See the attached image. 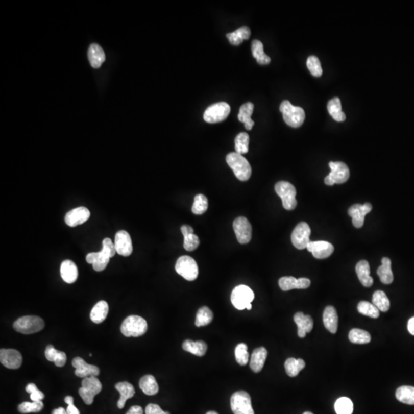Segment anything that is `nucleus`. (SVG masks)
Here are the masks:
<instances>
[{
    "label": "nucleus",
    "mask_w": 414,
    "mask_h": 414,
    "mask_svg": "<svg viewBox=\"0 0 414 414\" xmlns=\"http://www.w3.org/2000/svg\"><path fill=\"white\" fill-rule=\"evenodd\" d=\"M227 163L233 169L236 178L241 181H247L251 177L252 168L248 160L236 152H232L226 157Z\"/></svg>",
    "instance_id": "f257e3e1"
},
{
    "label": "nucleus",
    "mask_w": 414,
    "mask_h": 414,
    "mask_svg": "<svg viewBox=\"0 0 414 414\" xmlns=\"http://www.w3.org/2000/svg\"><path fill=\"white\" fill-rule=\"evenodd\" d=\"M282 113L284 120L291 128H299L302 126L305 119V113L301 107L294 106L288 101H284L279 108Z\"/></svg>",
    "instance_id": "f03ea898"
},
{
    "label": "nucleus",
    "mask_w": 414,
    "mask_h": 414,
    "mask_svg": "<svg viewBox=\"0 0 414 414\" xmlns=\"http://www.w3.org/2000/svg\"><path fill=\"white\" fill-rule=\"evenodd\" d=\"M148 331L147 321L137 315L128 316L124 320L120 331L125 337H140Z\"/></svg>",
    "instance_id": "7ed1b4c3"
},
{
    "label": "nucleus",
    "mask_w": 414,
    "mask_h": 414,
    "mask_svg": "<svg viewBox=\"0 0 414 414\" xmlns=\"http://www.w3.org/2000/svg\"><path fill=\"white\" fill-rule=\"evenodd\" d=\"M254 300V293L247 285L236 286L231 294V302L238 310L252 309L251 302Z\"/></svg>",
    "instance_id": "20e7f679"
},
{
    "label": "nucleus",
    "mask_w": 414,
    "mask_h": 414,
    "mask_svg": "<svg viewBox=\"0 0 414 414\" xmlns=\"http://www.w3.org/2000/svg\"><path fill=\"white\" fill-rule=\"evenodd\" d=\"M45 327V322L38 316L29 315L19 318L14 322L13 328L17 332L24 334H31L42 331Z\"/></svg>",
    "instance_id": "39448f33"
},
{
    "label": "nucleus",
    "mask_w": 414,
    "mask_h": 414,
    "mask_svg": "<svg viewBox=\"0 0 414 414\" xmlns=\"http://www.w3.org/2000/svg\"><path fill=\"white\" fill-rule=\"evenodd\" d=\"M275 190L282 199L284 208L287 210H293L297 206L296 199V187L291 183L286 181H279L275 186Z\"/></svg>",
    "instance_id": "423d86ee"
},
{
    "label": "nucleus",
    "mask_w": 414,
    "mask_h": 414,
    "mask_svg": "<svg viewBox=\"0 0 414 414\" xmlns=\"http://www.w3.org/2000/svg\"><path fill=\"white\" fill-rule=\"evenodd\" d=\"M102 389V383L97 377H88L82 380V387L79 389V393L85 404L91 405L94 401V397Z\"/></svg>",
    "instance_id": "0eeeda50"
},
{
    "label": "nucleus",
    "mask_w": 414,
    "mask_h": 414,
    "mask_svg": "<svg viewBox=\"0 0 414 414\" xmlns=\"http://www.w3.org/2000/svg\"><path fill=\"white\" fill-rule=\"evenodd\" d=\"M175 270L186 280L194 281L198 277V265L190 256H183L179 258L176 262Z\"/></svg>",
    "instance_id": "6e6552de"
},
{
    "label": "nucleus",
    "mask_w": 414,
    "mask_h": 414,
    "mask_svg": "<svg viewBox=\"0 0 414 414\" xmlns=\"http://www.w3.org/2000/svg\"><path fill=\"white\" fill-rule=\"evenodd\" d=\"M331 173L325 177V183L328 186L342 184L348 181L350 177V171L347 164L343 162H330Z\"/></svg>",
    "instance_id": "1a4fd4ad"
},
{
    "label": "nucleus",
    "mask_w": 414,
    "mask_h": 414,
    "mask_svg": "<svg viewBox=\"0 0 414 414\" xmlns=\"http://www.w3.org/2000/svg\"><path fill=\"white\" fill-rule=\"evenodd\" d=\"M231 409L234 414H255L251 397L246 391H237L230 399Z\"/></svg>",
    "instance_id": "9d476101"
},
{
    "label": "nucleus",
    "mask_w": 414,
    "mask_h": 414,
    "mask_svg": "<svg viewBox=\"0 0 414 414\" xmlns=\"http://www.w3.org/2000/svg\"><path fill=\"white\" fill-rule=\"evenodd\" d=\"M230 106L226 102H219L209 107L205 111L203 119L210 124L218 123L225 120L230 113Z\"/></svg>",
    "instance_id": "9b49d317"
},
{
    "label": "nucleus",
    "mask_w": 414,
    "mask_h": 414,
    "mask_svg": "<svg viewBox=\"0 0 414 414\" xmlns=\"http://www.w3.org/2000/svg\"><path fill=\"white\" fill-rule=\"evenodd\" d=\"M311 235V228L308 224L301 222L296 226V228L291 233V242L293 246L298 250H305L307 249L310 241Z\"/></svg>",
    "instance_id": "f8f14e48"
},
{
    "label": "nucleus",
    "mask_w": 414,
    "mask_h": 414,
    "mask_svg": "<svg viewBox=\"0 0 414 414\" xmlns=\"http://www.w3.org/2000/svg\"><path fill=\"white\" fill-rule=\"evenodd\" d=\"M233 230L236 239L240 244H247L252 239V226L243 216L236 218L233 222Z\"/></svg>",
    "instance_id": "ddd939ff"
},
{
    "label": "nucleus",
    "mask_w": 414,
    "mask_h": 414,
    "mask_svg": "<svg viewBox=\"0 0 414 414\" xmlns=\"http://www.w3.org/2000/svg\"><path fill=\"white\" fill-rule=\"evenodd\" d=\"M372 210V205L369 203L364 204H354L348 210V215L352 217V224L356 228H361L364 224V218Z\"/></svg>",
    "instance_id": "4468645a"
},
{
    "label": "nucleus",
    "mask_w": 414,
    "mask_h": 414,
    "mask_svg": "<svg viewBox=\"0 0 414 414\" xmlns=\"http://www.w3.org/2000/svg\"><path fill=\"white\" fill-rule=\"evenodd\" d=\"M116 251L120 256L128 257L133 253L132 241L131 236L125 230H120L115 235L114 239Z\"/></svg>",
    "instance_id": "2eb2a0df"
},
{
    "label": "nucleus",
    "mask_w": 414,
    "mask_h": 414,
    "mask_svg": "<svg viewBox=\"0 0 414 414\" xmlns=\"http://www.w3.org/2000/svg\"><path fill=\"white\" fill-rule=\"evenodd\" d=\"M91 213L89 210L85 206H80L77 208L73 209L71 211L65 215V224L70 227H76L79 225L85 224L88 221Z\"/></svg>",
    "instance_id": "dca6fc26"
},
{
    "label": "nucleus",
    "mask_w": 414,
    "mask_h": 414,
    "mask_svg": "<svg viewBox=\"0 0 414 414\" xmlns=\"http://www.w3.org/2000/svg\"><path fill=\"white\" fill-rule=\"evenodd\" d=\"M0 361L9 369H18L22 363V354L15 349H1Z\"/></svg>",
    "instance_id": "f3484780"
},
{
    "label": "nucleus",
    "mask_w": 414,
    "mask_h": 414,
    "mask_svg": "<svg viewBox=\"0 0 414 414\" xmlns=\"http://www.w3.org/2000/svg\"><path fill=\"white\" fill-rule=\"evenodd\" d=\"M72 366L76 368L75 374L77 377L85 378L88 377H97L100 374V370L95 365L88 364L80 357H75Z\"/></svg>",
    "instance_id": "a211bd4d"
},
{
    "label": "nucleus",
    "mask_w": 414,
    "mask_h": 414,
    "mask_svg": "<svg viewBox=\"0 0 414 414\" xmlns=\"http://www.w3.org/2000/svg\"><path fill=\"white\" fill-rule=\"evenodd\" d=\"M307 250L312 253L313 256L316 259H323L329 257L334 252V248L332 244L326 241H314L308 243Z\"/></svg>",
    "instance_id": "6ab92c4d"
},
{
    "label": "nucleus",
    "mask_w": 414,
    "mask_h": 414,
    "mask_svg": "<svg viewBox=\"0 0 414 414\" xmlns=\"http://www.w3.org/2000/svg\"><path fill=\"white\" fill-rule=\"evenodd\" d=\"M279 285L281 289L285 291L293 289H305L311 285V281L307 278L297 279L293 276H285L279 279Z\"/></svg>",
    "instance_id": "aec40b11"
},
{
    "label": "nucleus",
    "mask_w": 414,
    "mask_h": 414,
    "mask_svg": "<svg viewBox=\"0 0 414 414\" xmlns=\"http://www.w3.org/2000/svg\"><path fill=\"white\" fill-rule=\"evenodd\" d=\"M111 258L103 250L98 253H88L86 256V262L91 264L94 271L102 272L105 270L109 263Z\"/></svg>",
    "instance_id": "412c9836"
},
{
    "label": "nucleus",
    "mask_w": 414,
    "mask_h": 414,
    "mask_svg": "<svg viewBox=\"0 0 414 414\" xmlns=\"http://www.w3.org/2000/svg\"><path fill=\"white\" fill-rule=\"evenodd\" d=\"M294 321L298 326V335L302 338L305 337L307 333L311 332L314 327L312 318L310 315H305L302 312L296 313Z\"/></svg>",
    "instance_id": "4be33fe9"
},
{
    "label": "nucleus",
    "mask_w": 414,
    "mask_h": 414,
    "mask_svg": "<svg viewBox=\"0 0 414 414\" xmlns=\"http://www.w3.org/2000/svg\"><path fill=\"white\" fill-rule=\"evenodd\" d=\"M60 273L62 279L68 284L74 283L79 277L77 265L71 260H65L62 262Z\"/></svg>",
    "instance_id": "5701e85b"
},
{
    "label": "nucleus",
    "mask_w": 414,
    "mask_h": 414,
    "mask_svg": "<svg viewBox=\"0 0 414 414\" xmlns=\"http://www.w3.org/2000/svg\"><path fill=\"white\" fill-rule=\"evenodd\" d=\"M182 234L184 237L183 247L186 251H193L200 245V239L197 235L194 234L193 229L187 225L182 226Z\"/></svg>",
    "instance_id": "b1692460"
},
{
    "label": "nucleus",
    "mask_w": 414,
    "mask_h": 414,
    "mask_svg": "<svg viewBox=\"0 0 414 414\" xmlns=\"http://www.w3.org/2000/svg\"><path fill=\"white\" fill-rule=\"evenodd\" d=\"M115 389L120 393V399L117 401V407L123 409L128 399L134 397L135 389L134 386L128 382H119L115 385Z\"/></svg>",
    "instance_id": "393cba45"
},
{
    "label": "nucleus",
    "mask_w": 414,
    "mask_h": 414,
    "mask_svg": "<svg viewBox=\"0 0 414 414\" xmlns=\"http://www.w3.org/2000/svg\"><path fill=\"white\" fill-rule=\"evenodd\" d=\"M323 322L325 328L332 334H335L337 331L338 325V316L337 311L333 306H327L323 313Z\"/></svg>",
    "instance_id": "a878e982"
},
{
    "label": "nucleus",
    "mask_w": 414,
    "mask_h": 414,
    "mask_svg": "<svg viewBox=\"0 0 414 414\" xmlns=\"http://www.w3.org/2000/svg\"><path fill=\"white\" fill-rule=\"evenodd\" d=\"M88 56L90 64L94 68H100L105 61V52L98 44H91L90 45Z\"/></svg>",
    "instance_id": "bb28decb"
},
{
    "label": "nucleus",
    "mask_w": 414,
    "mask_h": 414,
    "mask_svg": "<svg viewBox=\"0 0 414 414\" xmlns=\"http://www.w3.org/2000/svg\"><path fill=\"white\" fill-rule=\"evenodd\" d=\"M268 356V351L265 348H259L254 350L250 360V368L255 373L262 371Z\"/></svg>",
    "instance_id": "cd10ccee"
},
{
    "label": "nucleus",
    "mask_w": 414,
    "mask_h": 414,
    "mask_svg": "<svg viewBox=\"0 0 414 414\" xmlns=\"http://www.w3.org/2000/svg\"><path fill=\"white\" fill-rule=\"evenodd\" d=\"M356 273L359 280L364 287H371L374 283V279L370 276L371 270L368 262L361 260L356 265Z\"/></svg>",
    "instance_id": "c85d7f7f"
},
{
    "label": "nucleus",
    "mask_w": 414,
    "mask_h": 414,
    "mask_svg": "<svg viewBox=\"0 0 414 414\" xmlns=\"http://www.w3.org/2000/svg\"><path fill=\"white\" fill-rule=\"evenodd\" d=\"M45 356L48 361L54 362L56 366L59 367V368L65 366L66 363V354L63 351H58L53 345H50L46 347Z\"/></svg>",
    "instance_id": "c756f323"
},
{
    "label": "nucleus",
    "mask_w": 414,
    "mask_h": 414,
    "mask_svg": "<svg viewBox=\"0 0 414 414\" xmlns=\"http://www.w3.org/2000/svg\"><path fill=\"white\" fill-rule=\"evenodd\" d=\"M109 307L105 301L98 302L91 310L90 318L94 323L101 324L106 319L108 316Z\"/></svg>",
    "instance_id": "7c9ffc66"
},
{
    "label": "nucleus",
    "mask_w": 414,
    "mask_h": 414,
    "mask_svg": "<svg viewBox=\"0 0 414 414\" xmlns=\"http://www.w3.org/2000/svg\"><path fill=\"white\" fill-rule=\"evenodd\" d=\"M381 262L382 265L377 269V275L383 284L389 285L394 281V275L391 270V261L389 258L384 257L382 259Z\"/></svg>",
    "instance_id": "2f4dec72"
},
{
    "label": "nucleus",
    "mask_w": 414,
    "mask_h": 414,
    "mask_svg": "<svg viewBox=\"0 0 414 414\" xmlns=\"http://www.w3.org/2000/svg\"><path fill=\"white\" fill-rule=\"evenodd\" d=\"M254 110V105L251 102L244 104L239 109L238 118L242 123L245 124L246 129L250 131L254 125V121L252 120L251 116Z\"/></svg>",
    "instance_id": "473e14b6"
},
{
    "label": "nucleus",
    "mask_w": 414,
    "mask_h": 414,
    "mask_svg": "<svg viewBox=\"0 0 414 414\" xmlns=\"http://www.w3.org/2000/svg\"><path fill=\"white\" fill-rule=\"evenodd\" d=\"M139 386L145 394L148 396L155 395L158 393L159 386L154 376L145 375L139 382Z\"/></svg>",
    "instance_id": "72a5a7b5"
},
{
    "label": "nucleus",
    "mask_w": 414,
    "mask_h": 414,
    "mask_svg": "<svg viewBox=\"0 0 414 414\" xmlns=\"http://www.w3.org/2000/svg\"><path fill=\"white\" fill-rule=\"evenodd\" d=\"M183 349L198 357H203L207 351V345L204 342L186 340L183 343Z\"/></svg>",
    "instance_id": "f704fd0d"
},
{
    "label": "nucleus",
    "mask_w": 414,
    "mask_h": 414,
    "mask_svg": "<svg viewBox=\"0 0 414 414\" xmlns=\"http://www.w3.org/2000/svg\"><path fill=\"white\" fill-rule=\"evenodd\" d=\"M328 111L330 115L336 120L342 122L345 120L346 115L342 110V103L338 98H334L328 102Z\"/></svg>",
    "instance_id": "c9c22d12"
},
{
    "label": "nucleus",
    "mask_w": 414,
    "mask_h": 414,
    "mask_svg": "<svg viewBox=\"0 0 414 414\" xmlns=\"http://www.w3.org/2000/svg\"><path fill=\"white\" fill-rule=\"evenodd\" d=\"M250 35H251V31H250V28L247 27H242L233 33H228L227 37L232 45H239L243 42V40L250 39Z\"/></svg>",
    "instance_id": "e433bc0d"
},
{
    "label": "nucleus",
    "mask_w": 414,
    "mask_h": 414,
    "mask_svg": "<svg viewBox=\"0 0 414 414\" xmlns=\"http://www.w3.org/2000/svg\"><path fill=\"white\" fill-rule=\"evenodd\" d=\"M252 52L253 56L260 65H267L271 62L270 56L264 53L263 44L259 40H254L252 42Z\"/></svg>",
    "instance_id": "4c0bfd02"
},
{
    "label": "nucleus",
    "mask_w": 414,
    "mask_h": 414,
    "mask_svg": "<svg viewBox=\"0 0 414 414\" xmlns=\"http://www.w3.org/2000/svg\"><path fill=\"white\" fill-rule=\"evenodd\" d=\"M396 397L405 404L414 405V386H400L396 391Z\"/></svg>",
    "instance_id": "58836bf2"
},
{
    "label": "nucleus",
    "mask_w": 414,
    "mask_h": 414,
    "mask_svg": "<svg viewBox=\"0 0 414 414\" xmlns=\"http://www.w3.org/2000/svg\"><path fill=\"white\" fill-rule=\"evenodd\" d=\"M305 367V363L302 359H287L285 363V371L289 377H296Z\"/></svg>",
    "instance_id": "ea45409f"
},
{
    "label": "nucleus",
    "mask_w": 414,
    "mask_h": 414,
    "mask_svg": "<svg viewBox=\"0 0 414 414\" xmlns=\"http://www.w3.org/2000/svg\"><path fill=\"white\" fill-rule=\"evenodd\" d=\"M213 314L208 307L203 306L197 311L195 325L197 327L206 326L211 323Z\"/></svg>",
    "instance_id": "a19ab883"
},
{
    "label": "nucleus",
    "mask_w": 414,
    "mask_h": 414,
    "mask_svg": "<svg viewBox=\"0 0 414 414\" xmlns=\"http://www.w3.org/2000/svg\"><path fill=\"white\" fill-rule=\"evenodd\" d=\"M373 304L378 308L379 311L386 312L389 309L391 303L386 295L383 291H376L373 295Z\"/></svg>",
    "instance_id": "79ce46f5"
},
{
    "label": "nucleus",
    "mask_w": 414,
    "mask_h": 414,
    "mask_svg": "<svg viewBox=\"0 0 414 414\" xmlns=\"http://www.w3.org/2000/svg\"><path fill=\"white\" fill-rule=\"evenodd\" d=\"M349 340L352 343L363 345L371 342V334L364 330L354 328L349 333Z\"/></svg>",
    "instance_id": "37998d69"
},
{
    "label": "nucleus",
    "mask_w": 414,
    "mask_h": 414,
    "mask_svg": "<svg viewBox=\"0 0 414 414\" xmlns=\"http://www.w3.org/2000/svg\"><path fill=\"white\" fill-rule=\"evenodd\" d=\"M357 311L360 314L372 319H377L380 316V311L378 308L374 305L366 301H362L359 302L357 305Z\"/></svg>",
    "instance_id": "c03bdc74"
},
{
    "label": "nucleus",
    "mask_w": 414,
    "mask_h": 414,
    "mask_svg": "<svg viewBox=\"0 0 414 414\" xmlns=\"http://www.w3.org/2000/svg\"><path fill=\"white\" fill-rule=\"evenodd\" d=\"M208 209V200L203 194H198L194 198L192 206V212L193 214L201 215L206 212Z\"/></svg>",
    "instance_id": "a18cd8bd"
},
{
    "label": "nucleus",
    "mask_w": 414,
    "mask_h": 414,
    "mask_svg": "<svg viewBox=\"0 0 414 414\" xmlns=\"http://www.w3.org/2000/svg\"><path fill=\"white\" fill-rule=\"evenodd\" d=\"M249 144H250V136L247 133L242 132L236 136L235 139V148L236 152L238 154H247L249 151Z\"/></svg>",
    "instance_id": "49530a36"
},
{
    "label": "nucleus",
    "mask_w": 414,
    "mask_h": 414,
    "mask_svg": "<svg viewBox=\"0 0 414 414\" xmlns=\"http://www.w3.org/2000/svg\"><path fill=\"white\" fill-rule=\"evenodd\" d=\"M334 409L337 414H352L354 405L348 397H340L335 402Z\"/></svg>",
    "instance_id": "de8ad7c7"
},
{
    "label": "nucleus",
    "mask_w": 414,
    "mask_h": 414,
    "mask_svg": "<svg viewBox=\"0 0 414 414\" xmlns=\"http://www.w3.org/2000/svg\"><path fill=\"white\" fill-rule=\"evenodd\" d=\"M44 403L42 401L23 402L18 406V410L21 413H30V412H39L43 409Z\"/></svg>",
    "instance_id": "09e8293b"
},
{
    "label": "nucleus",
    "mask_w": 414,
    "mask_h": 414,
    "mask_svg": "<svg viewBox=\"0 0 414 414\" xmlns=\"http://www.w3.org/2000/svg\"><path fill=\"white\" fill-rule=\"evenodd\" d=\"M235 356L236 360L239 364L247 365L249 361L248 346L245 343H240L236 346L235 349Z\"/></svg>",
    "instance_id": "8fccbe9b"
},
{
    "label": "nucleus",
    "mask_w": 414,
    "mask_h": 414,
    "mask_svg": "<svg viewBox=\"0 0 414 414\" xmlns=\"http://www.w3.org/2000/svg\"><path fill=\"white\" fill-rule=\"evenodd\" d=\"M307 67L314 77H320L323 73L320 61L316 56H311L308 57L307 60Z\"/></svg>",
    "instance_id": "3c124183"
},
{
    "label": "nucleus",
    "mask_w": 414,
    "mask_h": 414,
    "mask_svg": "<svg viewBox=\"0 0 414 414\" xmlns=\"http://www.w3.org/2000/svg\"><path fill=\"white\" fill-rule=\"evenodd\" d=\"M102 250L105 252L110 258H113L115 256L116 251L115 245L109 238H105L102 242Z\"/></svg>",
    "instance_id": "603ef678"
},
{
    "label": "nucleus",
    "mask_w": 414,
    "mask_h": 414,
    "mask_svg": "<svg viewBox=\"0 0 414 414\" xmlns=\"http://www.w3.org/2000/svg\"><path fill=\"white\" fill-rule=\"evenodd\" d=\"M145 413L146 414H171L169 412H165L163 411L160 406L154 403H150L147 406L146 409H145Z\"/></svg>",
    "instance_id": "864d4df0"
},
{
    "label": "nucleus",
    "mask_w": 414,
    "mask_h": 414,
    "mask_svg": "<svg viewBox=\"0 0 414 414\" xmlns=\"http://www.w3.org/2000/svg\"><path fill=\"white\" fill-rule=\"evenodd\" d=\"M44 398H45V395H44L43 393L39 391V389L32 393V394H30V399H31L32 401H42Z\"/></svg>",
    "instance_id": "5fc2aeb1"
},
{
    "label": "nucleus",
    "mask_w": 414,
    "mask_h": 414,
    "mask_svg": "<svg viewBox=\"0 0 414 414\" xmlns=\"http://www.w3.org/2000/svg\"><path fill=\"white\" fill-rule=\"evenodd\" d=\"M126 414H143V408L140 406H131Z\"/></svg>",
    "instance_id": "6e6d98bb"
},
{
    "label": "nucleus",
    "mask_w": 414,
    "mask_h": 414,
    "mask_svg": "<svg viewBox=\"0 0 414 414\" xmlns=\"http://www.w3.org/2000/svg\"><path fill=\"white\" fill-rule=\"evenodd\" d=\"M68 414H80L78 408L75 406L74 403L72 404L68 405V407L66 409Z\"/></svg>",
    "instance_id": "4d7b16f0"
},
{
    "label": "nucleus",
    "mask_w": 414,
    "mask_h": 414,
    "mask_svg": "<svg viewBox=\"0 0 414 414\" xmlns=\"http://www.w3.org/2000/svg\"><path fill=\"white\" fill-rule=\"evenodd\" d=\"M408 331L412 335H414V317L411 318L408 322Z\"/></svg>",
    "instance_id": "13d9d810"
},
{
    "label": "nucleus",
    "mask_w": 414,
    "mask_h": 414,
    "mask_svg": "<svg viewBox=\"0 0 414 414\" xmlns=\"http://www.w3.org/2000/svg\"><path fill=\"white\" fill-rule=\"evenodd\" d=\"M38 387L36 386V385L35 383H29L27 385V387H26V391H27V393L29 394H32V393L34 392V391H37Z\"/></svg>",
    "instance_id": "bf43d9fd"
},
{
    "label": "nucleus",
    "mask_w": 414,
    "mask_h": 414,
    "mask_svg": "<svg viewBox=\"0 0 414 414\" xmlns=\"http://www.w3.org/2000/svg\"><path fill=\"white\" fill-rule=\"evenodd\" d=\"M52 414H68V412H67V410H65L63 407H59L54 409L53 412H52Z\"/></svg>",
    "instance_id": "052dcab7"
},
{
    "label": "nucleus",
    "mask_w": 414,
    "mask_h": 414,
    "mask_svg": "<svg viewBox=\"0 0 414 414\" xmlns=\"http://www.w3.org/2000/svg\"><path fill=\"white\" fill-rule=\"evenodd\" d=\"M65 402L68 405L72 404V403H74V398L71 396H67V397H65Z\"/></svg>",
    "instance_id": "680f3d73"
},
{
    "label": "nucleus",
    "mask_w": 414,
    "mask_h": 414,
    "mask_svg": "<svg viewBox=\"0 0 414 414\" xmlns=\"http://www.w3.org/2000/svg\"><path fill=\"white\" fill-rule=\"evenodd\" d=\"M206 414H219V413H217V412H215V411H209V412H207V413Z\"/></svg>",
    "instance_id": "e2e57ef3"
},
{
    "label": "nucleus",
    "mask_w": 414,
    "mask_h": 414,
    "mask_svg": "<svg viewBox=\"0 0 414 414\" xmlns=\"http://www.w3.org/2000/svg\"><path fill=\"white\" fill-rule=\"evenodd\" d=\"M303 414H314V413H312V412H308V411H307V412H304Z\"/></svg>",
    "instance_id": "0e129e2a"
}]
</instances>
